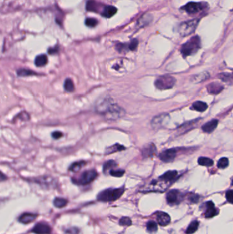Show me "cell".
<instances>
[{"label":"cell","instance_id":"6da1fadb","mask_svg":"<svg viewBox=\"0 0 233 234\" xmlns=\"http://www.w3.org/2000/svg\"><path fill=\"white\" fill-rule=\"evenodd\" d=\"M96 111L107 120L115 121L123 117L125 111L111 98H104L98 102Z\"/></svg>","mask_w":233,"mask_h":234},{"label":"cell","instance_id":"7a4b0ae2","mask_svg":"<svg viewBox=\"0 0 233 234\" xmlns=\"http://www.w3.org/2000/svg\"><path fill=\"white\" fill-rule=\"evenodd\" d=\"M200 48V39L198 36L190 38L184 45H182L181 52L184 57L192 56L198 51Z\"/></svg>","mask_w":233,"mask_h":234},{"label":"cell","instance_id":"3957f363","mask_svg":"<svg viewBox=\"0 0 233 234\" xmlns=\"http://www.w3.org/2000/svg\"><path fill=\"white\" fill-rule=\"evenodd\" d=\"M124 190L123 188H109L103 190L98 194V200L105 202L108 201H114L119 199L123 195Z\"/></svg>","mask_w":233,"mask_h":234},{"label":"cell","instance_id":"277c9868","mask_svg":"<svg viewBox=\"0 0 233 234\" xmlns=\"http://www.w3.org/2000/svg\"><path fill=\"white\" fill-rule=\"evenodd\" d=\"M170 182H167L161 179H155L143 189V192H164L170 186Z\"/></svg>","mask_w":233,"mask_h":234},{"label":"cell","instance_id":"5b68a950","mask_svg":"<svg viewBox=\"0 0 233 234\" xmlns=\"http://www.w3.org/2000/svg\"><path fill=\"white\" fill-rule=\"evenodd\" d=\"M97 175L98 174L96 171L95 169H91V170H88L82 172L79 177L73 179V182L78 185H87L94 181Z\"/></svg>","mask_w":233,"mask_h":234},{"label":"cell","instance_id":"8992f818","mask_svg":"<svg viewBox=\"0 0 233 234\" xmlns=\"http://www.w3.org/2000/svg\"><path fill=\"white\" fill-rule=\"evenodd\" d=\"M176 83L174 77L170 75H162L157 79L155 82L156 87L160 90L170 89L173 87Z\"/></svg>","mask_w":233,"mask_h":234},{"label":"cell","instance_id":"52a82bcc","mask_svg":"<svg viewBox=\"0 0 233 234\" xmlns=\"http://www.w3.org/2000/svg\"><path fill=\"white\" fill-rule=\"evenodd\" d=\"M199 23L198 19H193L182 23L178 27V32L182 37H187L196 30Z\"/></svg>","mask_w":233,"mask_h":234},{"label":"cell","instance_id":"ba28073f","mask_svg":"<svg viewBox=\"0 0 233 234\" xmlns=\"http://www.w3.org/2000/svg\"><path fill=\"white\" fill-rule=\"evenodd\" d=\"M207 4L204 3H199V2H189L187 3L185 6L182 8L185 12L189 14H195L205 9Z\"/></svg>","mask_w":233,"mask_h":234},{"label":"cell","instance_id":"9c48e42d","mask_svg":"<svg viewBox=\"0 0 233 234\" xmlns=\"http://www.w3.org/2000/svg\"><path fill=\"white\" fill-rule=\"evenodd\" d=\"M176 156H177V152L174 149H170L161 152L159 155V158L164 162H171L174 160Z\"/></svg>","mask_w":233,"mask_h":234},{"label":"cell","instance_id":"30bf717a","mask_svg":"<svg viewBox=\"0 0 233 234\" xmlns=\"http://www.w3.org/2000/svg\"><path fill=\"white\" fill-rule=\"evenodd\" d=\"M180 192L178 190H170V191L167 192L166 195L167 202L169 205H171V206L177 204L180 201Z\"/></svg>","mask_w":233,"mask_h":234},{"label":"cell","instance_id":"8fae6325","mask_svg":"<svg viewBox=\"0 0 233 234\" xmlns=\"http://www.w3.org/2000/svg\"><path fill=\"white\" fill-rule=\"evenodd\" d=\"M32 232L36 234H49L51 232V228L46 223L39 222L34 226Z\"/></svg>","mask_w":233,"mask_h":234},{"label":"cell","instance_id":"7c38bea8","mask_svg":"<svg viewBox=\"0 0 233 234\" xmlns=\"http://www.w3.org/2000/svg\"><path fill=\"white\" fill-rule=\"evenodd\" d=\"M167 114H163L158 115V116L155 117V118H153L151 121V125L154 129H159L161 128L164 124V122L167 118Z\"/></svg>","mask_w":233,"mask_h":234},{"label":"cell","instance_id":"4fadbf2b","mask_svg":"<svg viewBox=\"0 0 233 234\" xmlns=\"http://www.w3.org/2000/svg\"><path fill=\"white\" fill-rule=\"evenodd\" d=\"M157 221L161 226L167 225L170 222V217L167 213L159 212L157 213Z\"/></svg>","mask_w":233,"mask_h":234},{"label":"cell","instance_id":"5bb4252c","mask_svg":"<svg viewBox=\"0 0 233 234\" xmlns=\"http://www.w3.org/2000/svg\"><path fill=\"white\" fill-rule=\"evenodd\" d=\"M224 88V86L218 82H212L207 86L208 92L211 94H219Z\"/></svg>","mask_w":233,"mask_h":234},{"label":"cell","instance_id":"9a60e30c","mask_svg":"<svg viewBox=\"0 0 233 234\" xmlns=\"http://www.w3.org/2000/svg\"><path fill=\"white\" fill-rule=\"evenodd\" d=\"M206 210L205 212L206 218H212L214 217L218 214V210L215 207L214 203L212 201H208L206 203Z\"/></svg>","mask_w":233,"mask_h":234},{"label":"cell","instance_id":"2e32d148","mask_svg":"<svg viewBox=\"0 0 233 234\" xmlns=\"http://www.w3.org/2000/svg\"><path fill=\"white\" fill-rule=\"evenodd\" d=\"M156 152V147L154 144H149L144 147L142 151V156L145 157H149L153 156Z\"/></svg>","mask_w":233,"mask_h":234},{"label":"cell","instance_id":"e0dca14e","mask_svg":"<svg viewBox=\"0 0 233 234\" xmlns=\"http://www.w3.org/2000/svg\"><path fill=\"white\" fill-rule=\"evenodd\" d=\"M218 125V121L216 119L211 120V121L207 122L206 124L202 125V129L204 132L211 133L213 132L216 129L217 126Z\"/></svg>","mask_w":233,"mask_h":234},{"label":"cell","instance_id":"ac0fdd59","mask_svg":"<svg viewBox=\"0 0 233 234\" xmlns=\"http://www.w3.org/2000/svg\"><path fill=\"white\" fill-rule=\"evenodd\" d=\"M37 215L34 214H30V213H26L23 214L19 217V221L23 223V224H28V223L32 222L34 221L36 218Z\"/></svg>","mask_w":233,"mask_h":234},{"label":"cell","instance_id":"d6986e66","mask_svg":"<svg viewBox=\"0 0 233 234\" xmlns=\"http://www.w3.org/2000/svg\"><path fill=\"white\" fill-rule=\"evenodd\" d=\"M117 12V9L114 6H105L103 8V12L101 13V15L103 17H105L106 18H110L114 16Z\"/></svg>","mask_w":233,"mask_h":234},{"label":"cell","instance_id":"ffe728a7","mask_svg":"<svg viewBox=\"0 0 233 234\" xmlns=\"http://www.w3.org/2000/svg\"><path fill=\"white\" fill-rule=\"evenodd\" d=\"M125 149H126L125 147L120 145V144H115L112 146L107 147L105 150V155H109L118 152H121V151H124Z\"/></svg>","mask_w":233,"mask_h":234},{"label":"cell","instance_id":"44dd1931","mask_svg":"<svg viewBox=\"0 0 233 234\" xmlns=\"http://www.w3.org/2000/svg\"><path fill=\"white\" fill-rule=\"evenodd\" d=\"M48 62L47 56L45 54H41L36 56L35 59V64L38 67H45Z\"/></svg>","mask_w":233,"mask_h":234},{"label":"cell","instance_id":"7402d4cb","mask_svg":"<svg viewBox=\"0 0 233 234\" xmlns=\"http://www.w3.org/2000/svg\"><path fill=\"white\" fill-rule=\"evenodd\" d=\"M177 176V172L176 171H169L166 172H165L163 175H162L159 177L161 179H162L165 181L167 182H171L173 179L176 178Z\"/></svg>","mask_w":233,"mask_h":234},{"label":"cell","instance_id":"603a6c76","mask_svg":"<svg viewBox=\"0 0 233 234\" xmlns=\"http://www.w3.org/2000/svg\"><path fill=\"white\" fill-rule=\"evenodd\" d=\"M38 183H41V184L43 186H51L54 183V179L51 178V177H42L38 178L36 180Z\"/></svg>","mask_w":233,"mask_h":234},{"label":"cell","instance_id":"cb8c5ba5","mask_svg":"<svg viewBox=\"0 0 233 234\" xmlns=\"http://www.w3.org/2000/svg\"><path fill=\"white\" fill-rule=\"evenodd\" d=\"M193 108L195 110L200 112H204L207 109V104L204 102H200V101H198V102H196L193 103Z\"/></svg>","mask_w":233,"mask_h":234},{"label":"cell","instance_id":"d4e9b609","mask_svg":"<svg viewBox=\"0 0 233 234\" xmlns=\"http://www.w3.org/2000/svg\"><path fill=\"white\" fill-rule=\"evenodd\" d=\"M86 164V162L85 161H79L74 162L69 167V171L72 172H77L80 170V169Z\"/></svg>","mask_w":233,"mask_h":234},{"label":"cell","instance_id":"484cf974","mask_svg":"<svg viewBox=\"0 0 233 234\" xmlns=\"http://www.w3.org/2000/svg\"><path fill=\"white\" fill-rule=\"evenodd\" d=\"M198 162L200 165L204 166V167H212L213 165V161L209 157H200L198 158Z\"/></svg>","mask_w":233,"mask_h":234},{"label":"cell","instance_id":"4316f807","mask_svg":"<svg viewBox=\"0 0 233 234\" xmlns=\"http://www.w3.org/2000/svg\"><path fill=\"white\" fill-rule=\"evenodd\" d=\"M117 167V163L114 160H108L103 165V172H109L115 167Z\"/></svg>","mask_w":233,"mask_h":234},{"label":"cell","instance_id":"83f0119b","mask_svg":"<svg viewBox=\"0 0 233 234\" xmlns=\"http://www.w3.org/2000/svg\"><path fill=\"white\" fill-rule=\"evenodd\" d=\"M199 226V222L197 221H192L189 227H187V230H186V233L187 234H192L193 233H195L197 229L198 228Z\"/></svg>","mask_w":233,"mask_h":234},{"label":"cell","instance_id":"f1b7e54d","mask_svg":"<svg viewBox=\"0 0 233 234\" xmlns=\"http://www.w3.org/2000/svg\"><path fill=\"white\" fill-rule=\"evenodd\" d=\"M209 77V75L206 72L205 73H202L195 75L192 78V81L195 83H198L204 81V80H207V78Z\"/></svg>","mask_w":233,"mask_h":234},{"label":"cell","instance_id":"f546056e","mask_svg":"<svg viewBox=\"0 0 233 234\" xmlns=\"http://www.w3.org/2000/svg\"><path fill=\"white\" fill-rule=\"evenodd\" d=\"M64 87L65 91L67 92H73L75 90V86L73 80L70 78H67L66 80L64 81Z\"/></svg>","mask_w":233,"mask_h":234},{"label":"cell","instance_id":"4dcf8cb0","mask_svg":"<svg viewBox=\"0 0 233 234\" xmlns=\"http://www.w3.org/2000/svg\"><path fill=\"white\" fill-rule=\"evenodd\" d=\"M219 77H220L221 80L224 82L230 83V84L233 83V73H221L220 75H219Z\"/></svg>","mask_w":233,"mask_h":234},{"label":"cell","instance_id":"1f68e13d","mask_svg":"<svg viewBox=\"0 0 233 234\" xmlns=\"http://www.w3.org/2000/svg\"><path fill=\"white\" fill-rule=\"evenodd\" d=\"M17 75L21 77H26V76H30V75H37V73H36V72L30 70V69H19L17 71Z\"/></svg>","mask_w":233,"mask_h":234},{"label":"cell","instance_id":"d6a6232c","mask_svg":"<svg viewBox=\"0 0 233 234\" xmlns=\"http://www.w3.org/2000/svg\"><path fill=\"white\" fill-rule=\"evenodd\" d=\"M53 204L56 207L62 208L67 205V200L63 198H56L53 201Z\"/></svg>","mask_w":233,"mask_h":234},{"label":"cell","instance_id":"836d02e7","mask_svg":"<svg viewBox=\"0 0 233 234\" xmlns=\"http://www.w3.org/2000/svg\"><path fill=\"white\" fill-rule=\"evenodd\" d=\"M146 228L150 233H155L157 231V224L153 221H150L146 224Z\"/></svg>","mask_w":233,"mask_h":234},{"label":"cell","instance_id":"e575fe53","mask_svg":"<svg viewBox=\"0 0 233 234\" xmlns=\"http://www.w3.org/2000/svg\"><path fill=\"white\" fill-rule=\"evenodd\" d=\"M124 171L123 170V169H112L109 172L110 175L113 176V177H120L124 174Z\"/></svg>","mask_w":233,"mask_h":234},{"label":"cell","instance_id":"d590c367","mask_svg":"<svg viewBox=\"0 0 233 234\" xmlns=\"http://www.w3.org/2000/svg\"><path fill=\"white\" fill-rule=\"evenodd\" d=\"M228 166V160L226 157H222L217 162V167L220 168H225Z\"/></svg>","mask_w":233,"mask_h":234},{"label":"cell","instance_id":"8d00e7d4","mask_svg":"<svg viewBox=\"0 0 233 234\" xmlns=\"http://www.w3.org/2000/svg\"><path fill=\"white\" fill-rule=\"evenodd\" d=\"M98 23V21L93 18H89L85 20V25L88 27H95Z\"/></svg>","mask_w":233,"mask_h":234},{"label":"cell","instance_id":"74e56055","mask_svg":"<svg viewBox=\"0 0 233 234\" xmlns=\"http://www.w3.org/2000/svg\"><path fill=\"white\" fill-rule=\"evenodd\" d=\"M120 225L123 226H129L131 225V221L129 218L128 217H123L120 220Z\"/></svg>","mask_w":233,"mask_h":234},{"label":"cell","instance_id":"f35d334b","mask_svg":"<svg viewBox=\"0 0 233 234\" xmlns=\"http://www.w3.org/2000/svg\"><path fill=\"white\" fill-rule=\"evenodd\" d=\"M16 118L17 119H18V118H21L23 121H27L28 120H30V116L29 114L26 112H21L16 117Z\"/></svg>","mask_w":233,"mask_h":234},{"label":"cell","instance_id":"ab89813d","mask_svg":"<svg viewBox=\"0 0 233 234\" xmlns=\"http://www.w3.org/2000/svg\"><path fill=\"white\" fill-rule=\"evenodd\" d=\"M138 40H136V39H134V40H133L129 43V44L128 45L129 49L131 50V51H134V50H135L136 48L138 47Z\"/></svg>","mask_w":233,"mask_h":234},{"label":"cell","instance_id":"60d3db41","mask_svg":"<svg viewBox=\"0 0 233 234\" xmlns=\"http://www.w3.org/2000/svg\"><path fill=\"white\" fill-rule=\"evenodd\" d=\"M226 197L229 203H233V190H228L226 193Z\"/></svg>","mask_w":233,"mask_h":234},{"label":"cell","instance_id":"b9f144b4","mask_svg":"<svg viewBox=\"0 0 233 234\" xmlns=\"http://www.w3.org/2000/svg\"><path fill=\"white\" fill-rule=\"evenodd\" d=\"M51 136H52V138L54 139H59L62 137L63 134H62V132H61L60 131H56L52 133Z\"/></svg>","mask_w":233,"mask_h":234},{"label":"cell","instance_id":"7bdbcfd3","mask_svg":"<svg viewBox=\"0 0 233 234\" xmlns=\"http://www.w3.org/2000/svg\"><path fill=\"white\" fill-rule=\"evenodd\" d=\"M189 199L192 203H198V201H199V196L197 195V194H193L189 197Z\"/></svg>","mask_w":233,"mask_h":234},{"label":"cell","instance_id":"ee69618b","mask_svg":"<svg viewBox=\"0 0 233 234\" xmlns=\"http://www.w3.org/2000/svg\"><path fill=\"white\" fill-rule=\"evenodd\" d=\"M232 185H233V179H232Z\"/></svg>","mask_w":233,"mask_h":234}]
</instances>
